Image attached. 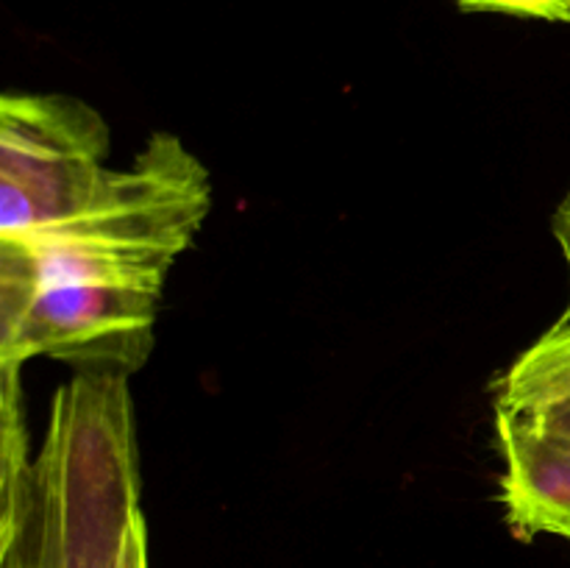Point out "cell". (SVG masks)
Instances as JSON below:
<instances>
[{"mask_svg":"<svg viewBox=\"0 0 570 568\" xmlns=\"http://www.w3.org/2000/svg\"><path fill=\"white\" fill-rule=\"evenodd\" d=\"M468 11H501L515 17L570 22V0H456Z\"/></svg>","mask_w":570,"mask_h":568,"instance_id":"7","label":"cell"},{"mask_svg":"<svg viewBox=\"0 0 570 568\" xmlns=\"http://www.w3.org/2000/svg\"><path fill=\"white\" fill-rule=\"evenodd\" d=\"M3 287V368L33 356L134 371L154 349L161 290L100 278H42Z\"/></svg>","mask_w":570,"mask_h":568,"instance_id":"4","label":"cell"},{"mask_svg":"<svg viewBox=\"0 0 570 568\" xmlns=\"http://www.w3.org/2000/svg\"><path fill=\"white\" fill-rule=\"evenodd\" d=\"M507 410V407H501ZM515 415L527 418L529 423L540 429H549V432H560V434H570V393L557 395V399L543 401V404L527 407V410H510Z\"/></svg>","mask_w":570,"mask_h":568,"instance_id":"8","label":"cell"},{"mask_svg":"<svg viewBox=\"0 0 570 568\" xmlns=\"http://www.w3.org/2000/svg\"><path fill=\"white\" fill-rule=\"evenodd\" d=\"M3 512L6 568H148L137 454L120 376L78 379L56 399L53 438Z\"/></svg>","mask_w":570,"mask_h":568,"instance_id":"1","label":"cell"},{"mask_svg":"<svg viewBox=\"0 0 570 568\" xmlns=\"http://www.w3.org/2000/svg\"><path fill=\"white\" fill-rule=\"evenodd\" d=\"M111 128L95 106L56 92L0 100V237L76 215L104 184Z\"/></svg>","mask_w":570,"mask_h":568,"instance_id":"3","label":"cell"},{"mask_svg":"<svg viewBox=\"0 0 570 568\" xmlns=\"http://www.w3.org/2000/svg\"><path fill=\"white\" fill-rule=\"evenodd\" d=\"M499 499L518 538L554 535L570 543V434L549 432L495 407Z\"/></svg>","mask_w":570,"mask_h":568,"instance_id":"5","label":"cell"},{"mask_svg":"<svg viewBox=\"0 0 570 568\" xmlns=\"http://www.w3.org/2000/svg\"><path fill=\"white\" fill-rule=\"evenodd\" d=\"M212 206V182L176 134L159 131L137 159L106 173L87 206L22 237H0V278H100L165 290Z\"/></svg>","mask_w":570,"mask_h":568,"instance_id":"2","label":"cell"},{"mask_svg":"<svg viewBox=\"0 0 570 568\" xmlns=\"http://www.w3.org/2000/svg\"><path fill=\"white\" fill-rule=\"evenodd\" d=\"M551 228H554L557 245L562 251V259L568 265V310L562 317H570V187L566 193V198L560 200V206L554 209V217H551Z\"/></svg>","mask_w":570,"mask_h":568,"instance_id":"9","label":"cell"},{"mask_svg":"<svg viewBox=\"0 0 570 568\" xmlns=\"http://www.w3.org/2000/svg\"><path fill=\"white\" fill-rule=\"evenodd\" d=\"M570 393V317L540 334L495 384V407L527 410Z\"/></svg>","mask_w":570,"mask_h":568,"instance_id":"6","label":"cell"}]
</instances>
